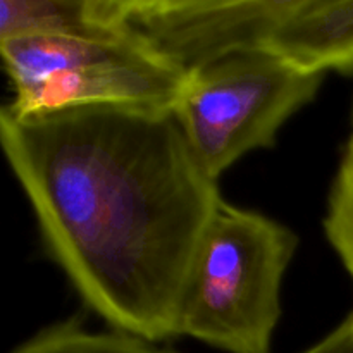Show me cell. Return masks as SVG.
I'll return each instance as SVG.
<instances>
[{"label": "cell", "mask_w": 353, "mask_h": 353, "mask_svg": "<svg viewBox=\"0 0 353 353\" xmlns=\"http://www.w3.org/2000/svg\"><path fill=\"white\" fill-rule=\"evenodd\" d=\"M0 141L45 250L112 331L176 336L196 252L223 202L174 109L0 112Z\"/></svg>", "instance_id": "1"}, {"label": "cell", "mask_w": 353, "mask_h": 353, "mask_svg": "<svg viewBox=\"0 0 353 353\" xmlns=\"http://www.w3.org/2000/svg\"><path fill=\"white\" fill-rule=\"evenodd\" d=\"M296 248L288 226L223 199L190 271L176 336L226 353H272Z\"/></svg>", "instance_id": "2"}, {"label": "cell", "mask_w": 353, "mask_h": 353, "mask_svg": "<svg viewBox=\"0 0 353 353\" xmlns=\"http://www.w3.org/2000/svg\"><path fill=\"white\" fill-rule=\"evenodd\" d=\"M0 52L21 92L6 107L16 116L105 103L174 109L188 79L141 33L119 40L21 37L3 41Z\"/></svg>", "instance_id": "3"}, {"label": "cell", "mask_w": 353, "mask_h": 353, "mask_svg": "<svg viewBox=\"0 0 353 353\" xmlns=\"http://www.w3.org/2000/svg\"><path fill=\"white\" fill-rule=\"evenodd\" d=\"M323 79L264 48L238 52L188 74L174 112L219 181L248 152L274 147L283 124L316 99Z\"/></svg>", "instance_id": "4"}, {"label": "cell", "mask_w": 353, "mask_h": 353, "mask_svg": "<svg viewBox=\"0 0 353 353\" xmlns=\"http://www.w3.org/2000/svg\"><path fill=\"white\" fill-rule=\"evenodd\" d=\"M290 0H128L138 33L186 74L265 48Z\"/></svg>", "instance_id": "5"}, {"label": "cell", "mask_w": 353, "mask_h": 353, "mask_svg": "<svg viewBox=\"0 0 353 353\" xmlns=\"http://www.w3.org/2000/svg\"><path fill=\"white\" fill-rule=\"evenodd\" d=\"M264 50L309 74L353 71V0H290Z\"/></svg>", "instance_id": "6"}, {"label": "cell", "mask_w": 353, "mask_h": 353, "mask_svg": "<svg viewBox=\"0 0 353 353\" xmlns=\"http://www.w3.org/2000/svg\"><path fill=\"white\" fill-rule=\"evenodd\" d=\"M138 33L128 0H2L0 41L21 37L119 40Z\"/></svg>", "instance_id": "7"}, {"label": "cell", "mask_w": 353, "mask_h": 353, "mask_svg": "<svg viewBox=\"0 0 353 353\" xmlns=\"http://www.w3.org/2000/svg\"><path fill=\"white\" fill-rule=\"evenodd\" d=\"M9 353H174L157 343L119 333L92 331L79 319L43 327ZM300 353H353V312L317 343Z\"/></svg>", "instance_id": "8"}, {"label": "cell", "mask_w": 353, "mask_h": 353, "mask_svg": "<svg viewBox=\"0 0 353 353\" xmlns=\"http://www.w3.org/2000/svg\"><path fill=\"white\" fill-rule=\"evenodd\" d=\"M324 233L353 279V138L345 148L331 186Z\"/></svg>", "instance_id": "9"}, {"label": "cell", "mask_w": 353, "mask_h": 353, "mask_svg": "<svg viewBox=\"0 0 353 353\" xmlns=\"http://www.w3.org/2000/svg\"><path fill=\"white\" fill-rule=\"evenodd\" d=\"M352 138H353V137H352Z\"/></svg>", "instance_id": "10"}]
</instances>
